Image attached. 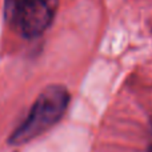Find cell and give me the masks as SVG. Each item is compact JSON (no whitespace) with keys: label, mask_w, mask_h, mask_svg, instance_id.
I'll return each instance as SVG.
<instances>
[{"label":"cell","mask_w":152,"mask_h":152,"mask_svg":"<svg viewBox=\"0 0 152 152\" xmlns=\"http://www.w3.org/2000/svg\"><path fill=\"white\" fill-rule=\"evenodd\" d=\"M69 103V94L66 87L53 84L44 88L28 115L8 139L11 145H23L52 128L66 113Z\"/></svg>","instance_id":"6da1fadb"},{"label":"cell","mask_w":152,"mask_h":152,"mask_svg":"<svg viewBox=\"0 0 152 152\" xmlns=\"http://www.w3.org/2000/svg\"><path fill=\"white\" fill-rule=\"evenodd\" d=\"M59 0H5V19L24 37H37L52 24Z\"/></svg>","instance_id":"7a4b0ae2"},{"label":"cell","mask_w":152,"mask_h":152,"mask_svg":"<svg viewBox=\"0 0 152 152\" xmlns=\"http://www.w3.org/2000/svg\"><path fill=\"white\" fill-rule=\"evenodd\" d=\"M148 152H152V145L150 147V150H148Z\"/></svg>","instance_id":"3957f363"}]
</instances>
